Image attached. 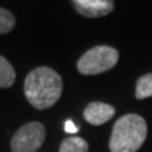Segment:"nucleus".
Returning <instances> with one entry per match:
<instances>
[{
	"mask_svg": "<svg viewBox=\"0 0 152 152\" xmlns=\"http://www.w3.org/2000/svg\"><path fill=\"white\" fill-rule=\"evenodd\" d=\"M15 81V71L10 62L0 56V88H10Z\"/></svg>",
	"mask_w": 152,
	"mask_h": 152,
	"instance_id": "nucleus-7",
	"label": "nucleus"
},
{
	"mask_svg": "<svg viewBox=\"0 0 152 152\" xmlns=\"http://www.w3.org/2000/svg\"><path fill=\"white\" fill-rule=\"evenodd\" d=\"M75 9L86 18L104 17L114 9V3L109 0H74Z\"/></svg>",
	"mask_w": 152,
	"mask_h": 152,
	"instance_id": "nucleus-5",
	"label": "nucleus"
},
{
	"mask_svg": "<svg viewBox=\"0 0 152 152\" xmlns=\"http://www.w3.org/2000/svg\"><path fill=\"white\" fill-rule=\"evenodd\" d=\"M114 114H115L114 107L105 103L93 102L85 108L84 118L88 123L93 126H102L108 121H110L114 117Z\"/></svg>",
	"mask_w": 152,
	"mask_h": 152,
	"instance_id": "nucleus-6",
	"label": "nucleus"
},
{
	"mask_svg": "<svg viewBox=\"0 0 152 152\" xmlns=\"http://www.w3.org/2000/svg\"><path fill=\"white\" fill-rule=\"evenodd\" d=\"M24 94L32 107L39 110L48 109L58 102L62 94V79L53 69L37 67L27 75Z\"/></svg>",
	"mask_w": 152,
	"mask_h": 152,
	"instance_id": "nucleus-1",
	"label": "nucleus"
},
{
	"mask_svg": "<svg viewBox=\"0 0 152 152\" xmlns=\"http://www.w3.org/2000/svg\"><path fill=\"white\" fill-rule=\"evenodd\" d=\"M150 96H152V74H146L137 80L136 98L141 100Z\"/></svg>",
	"mask_w": 152,
	"mask_h": 152,
	"instance_id": "nucleus-9",
	"label": "nucleus"
},
{
	"mask_svg": "<svg viewBox=\"0 0 152 152\" xmlns=\"http://www.w3.org/2000/svg\"><path fill=\"white\" fill-rule=\"evenodd\" d=\"M46 128L39 122H29L20 127L13 136L10 148L13 152H36L43 145Z\"/></svg>",
	"mask_w": 152,
	"mask_h": 152,
	"instance_id": "nucleus-4",
	"label": "nucleus"
},
{
	"mask_svg": "<svg viewBox=\"0 0 152 152\" xmlns=\"http://www.w3.org/2000/svg\"><path fill=\"white\" fill-rule=\"evenodd\" d=\"M77 129L79 128L76 127V124L71 119H67L65 122V132L66 133H76Z\"/></svg>",
	"mask_w": 152,
	"mask_h": 152,
	"instance_id": "nucleus-11",
	"label": "nucleus"
},
{
	"mask_svg": "<svg viewBox=\"0 0 152 152\" xmlns=\"http://www.w3.org/2000/svg\"><path fill=\"white\" fill-rule=\"evenodd\" d=\"M15 27V18L13 13L4 8H0V34H5Z\"/></svg>",
	"mask_w": 152,
	"mask_h": 152,
	"instance_id": "nucleus-10",
	"label": "nucleus"
},
{
	"mask_svg": "<svg viewBox=\"0 0 152 152\" xmlns=\"http://www.w3.org/2000/svg\"><path fill=\"white\" fill-rule=\"evenodd\" d=\"M119 52L109 46H95L80 57L77 70L83 75H98L112 70L117 65Z\"/></svg>",
	"mask_w": 152,
	"mask_h": 152,
	"instance_id": "nucleus-3",
	"label": "nucleus"
},
{
	"mask_svg": "<svg viewBox=\"0 0 152 152\" xmlns=\"http://www.w3.org/2000/svg\"><path fill=\"white\" fill-rule=\"evenodd\" d=\"M147 137L146 121L138 114H126L113 126L109 140L110 152H136Z\"/></svg>",
	"mask_w": 152,
	"mask_h": 152,
	"instance_id": "nucleus-2",
	"label": "nucleus"
},
{
	"mask_svg": "<svg viewBox=\"0 0 152 152\" xmlns=\"http://www.w3.org/2000/svg\"><path fill=\"white\" fill-rule=\"evenodd\" d=\"M89 145L81 137H69L60 145L58 152H88Z\"/></svg>",
	"mask_w": 152,
	"mask_h": 152,
	"instance_id": "nucleus-8",
	"label": "nucleus"
}]
</instances>
